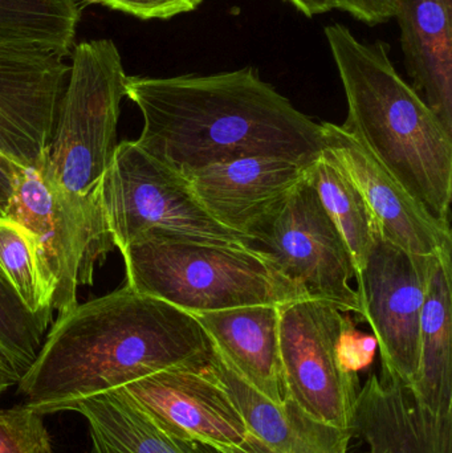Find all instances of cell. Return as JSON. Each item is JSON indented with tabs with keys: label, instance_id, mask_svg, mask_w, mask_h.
<instances>
[{
	"label": "cell",
	"instance_id": "52a82bcc",
	"mask_svg": "<svg viewBox=\"0 0 452 453\" xmlns=\"http://www.w3.org/2000/svg\"><path fill=\"white\" fill-rule=\"evenodd\" d=\"M100 196L111 242L121 252L145 234L252 247L249 237L220 225L203 209L186 178L135 141L117 143Z\"/></svg>",
	"mask_w": 452,
	"mask_h": 453
},
{
	"label": "cell",
	"instance_id": "2e32d148",
	"mask_svg": "<svg viewBox=\"0 0 452 453\" xmlns=\"http://www.w3.org/2000/svg\"><path fill=\"white\" fill-rule=\"evenodd\" d=\"M217 353L260 395L287 396L279 343V305H252L196 314Z\"/></svg>",
	"mask_w": 452,
	"mask_h": 453
},
{
	"label": "cell",
	"instance_id": "4316f807",
	"mask_svg": "<svg viewBox=\"0 0 452 453\" xmlns=\"http://www.w3.org/2000/svg\"><path fill=\"white\" fill-rule=\"evenodd\" d=\"M100 3L111 10L127 13L141 20H167L196 10L203 0H100Z\"/></svg>",
	"mask_w": 452,
	"mask_h": 453
},
{
	"label": "cell",
	"instance_id": "ac0fdd59",
	"mask_svg": "<svg viewBox=\"0 0 452 453\" xmlns=\"http://www.w3.org/2000/svg\"><path fill=\"white\" fill-rule=\"evenodd\" d=\"M209 366L246 422L249 434L275 453H350L348 431L316 422L287 399L276 404L247 385L212 346Z\"/></svg>",
	"mask_w": 452,
	"mask_h": 453
},
{
	"label": "cell",
	"instance_id": "484cf974",
	"mask_svg": "<svg viewBox=\"0 0 452 453\" xmlns=\"http://www.w3.org/2000/svg\"><path fill=\"white\" fill-rule=\"evenodd\" d=\"M376 349V338L357 330L352 317L347 313L337 346L342 369L357 375L358 372L366 369L373 362Z\"/></svg>",
	"mask_w": 452,
	"mask_h": 453
},
{
	"label": "cell",
	"instance_id": "3957f363",
	"mask_svg": "<svg viewBox=\"0 0 452 453\" xmlns=\"http://www.w3.org/2000/svg\"><path fill=\"white\" fill-rule=\"evenodd\" d=\"M326 37L348 101L342 129L435 219L450 225L451 133L398 73L387 42H360L342 24L326 27Z\"/></svg>",
	"mask_w": 452,
	"mask_h": 453
},
{
	"label": "cell",
	"instance_id": "7402d4cb",
	"mask_svg": "<svg viewBox=\"0 0 452 453\" xmlns=\"http://www.w3.org/2000/svg\"><path fill=\"white\" fill-rule=\"evenodd\" d=\"M81 18L77 0H0V45L71 53Z\"/></svg>",
	"mask_w": 452,
	"mask_h": 453
},
{
	"label": "cell",
	"instance_id": "7c38bea8",
	"mask_svg": "<svg viewBox=\"0 0 452 453\" xmlns=\"http://www.w3.org/2000/svg\"><path fill=\"white\" fill-rule=\"evenodd\" d=\"M121 390L159 430L180 441L238 449L249 431L230 394L203 364L172 367Z\"/></svg>",
	"mask_w": 452,
	"mask_h": 453
},
{
	"label": "cell",
	"instance_id": "4dcf8cb0",
	"mask_svg": "<svg viewBox=\"0 0 452 453\" xmlns=\"http://www.w3.org/2000/svg\"><path fill=\"white\" fill-rule=\"evenodd\" d=\"M8 386L5 385L4 382H3L2 380H0V395H2L3 393H4L5 390H7Z\"/></svg>",
	"mask_w": 452,
	"mask_h": 453
},
{
	"label": "cell",
	"instance_id": "d4e9b609",
	"mask_svg": "<svg viewBox=\"0 0 452 453\" xmlns=\"http://www.w3.org/2000/svg\"><path fill=\"white\" fill-rule=\"evenodd\" d=\"M0 453H53L42 415L26 406L0 409Z\"/></svg>",
	"mask_w": 452,
	"mask_h": 453
},
{
	"label": "cell",
	"instance_id": "ba28073f",
	"mask_svg": "<svg viewBox=\"0 0 452 453\" xmlns=\"http://www.w3.org/2000/svg\"><path fill=\"white\" fill-rule=\"evenodd\" d=\"M308 298L333 303L361 316L355 261L347 242L307 180L249 234Z\"/></svg>",
	"mask_w": 452,
	"mask_h": 453
},
{
	"label": "cell",
	"instance_id": "6da1fadb",
	"mask_svg": "<svg viewBox=\"0 0 452 453\" xmlns=\"http://www.w3.org/2000/svg\"><path fill=\"white\" fill-rule=\"evenodd\" d=\"M125 97L142 114L135 143L186 180L247 157L312 165L326 150L323 125L297 111L254 66L207 76H127Z\"/></svg>",
	"mask_w": 452,
	"mask_h": 453
},
{
	"label": "cell",
	"instance_id": "cb8c5ba5",
	"mask_svg": "<svg viewBox=\"0 0 452 453\" xmlns=\"http://www.w3.org/2000/svg\"><path fill=\"white\" fill-rule=\"evenodd\" d=\"M47 329L0 277V357L19 378L34 364Z\"/></svg>",
	"mask_w": 452,
	"mask_h": 453
},
{
	"label": "cell",
	"instance_id": "277c9868",
	"mask_svg": "<svg viewBox=\"0 0 452 453\" xmlns=\"http://www.w3.org/2000/svg\"><path fill=\"white\" fill-rule=\"evenodd\" d=\"M121 253L127 287L194 316L308 298L267 253L254 247L145 234Z\"/></svg>",
	"mask_w": 452,
	"mask_h": 453
},
{
	"label": "cell",
	"instance_id": "9c48e42d",
	"mask_svg": "<svg viewBox=\"0 0 452 453\" xmlns=\"http://www.w3.org/2000/svg\"><path fill=\"white\" fill-rule=\"evenodd\" d=\"M345 317L333 303L312 298L279 305V343L289 401L316 422L350 433L360 388L337 351Z\"/></svg>",
	"mask_w": 452,
	"mask_h": 453
},
{
	"label": "cell",
	"instance_id": "83f0119b",
	"mask_svg": "<svg viewBox=\"0 0 452 453\" xmlns=\"http://www.w3.org/2000/svg\"><path fill=\"white\" fill-rule=\"evenodd\" d=\"M336 10L349 12L368 26L387 23L395 18L393 0H334Z\"/></svg>",
	"mask_w": 452,
	"mask_h": 453
},
{
	"label": "cell",
	"instance_id": "ffe728a7",
	"mask_svg": "<svg viewBox=\"0 0 452 453\" xmlns=\"http://www.w3.org/2000/svg\"><path fill=\"white\" fill-rule=\"evenodd\" d=\"M73 411L87 420L92 453H226L203 441L167 435L121 390L87 399Z\"/></svg>",
	"mask_w": 452,
	"mask_h": 453
},
{
	"label": "cell",
	"instance_id": "9a60e30c",
	"mask_svg": "<svg viewBox=\"0 0 452 453\" xmlns=\"http://www.w3.org/2000/svg\"><path fill=\"white\" fill-rule=\"evenodd\" d=\"M350 435L361 453H452V414H434L410 388L373 372L358 388Z\"/></svg>",
	"mask_w": 452,
	"mask_h": 453
},
{
	"label": "cell",
	"instance_id": "4fadbf2b",
	"mask_svg": "<svg viewBox=\"0 0 452 453\" xmlns=\"http://www.w3.org/2000/svg\"><path fill=\"white\" fill-rule=\"evenodd\" d=\"M321 125L326 150L363 194L381 236L413 255L451 256L450 225L435 219L341 125Z\"/></svg>",
	"mask_w": 452,
	"mask_h": 453
},
{
	"label": "cell",
	"instance_id": "5bb4252c",
	"mask_svg": "<svg viewBox=\"0 0 452 453\" xmlns=\"http://www.w3.org/2000/svg\"><path fill=\"white\" fill-rule=\"evenodd\" d=\"M310 166L284 157H247L206 167L188 180L218 223L249 237L307 180Z\"/></svg>",
	"mask_w": 452,
	"mask_h": 453
},
{
	"label": "cell",
	"instance_id": "8992f818",
	"mask_svg": "<svg viewBox=\"0 0 452 453\" xmlns=\"http://www.w3.org/2000/svg\"><path fill=\"white\" fill-rule=\"evenodd\" d=\"M126 77L111 40H90L74 47L44 161L45 172L63 190L76 196L100 190L117 146Z\"/></svg>",
	"mask_w": 452,
	"mask_h": 453
},
{
	"label": "cell",
	"instance_id": "f546056e",
	"mask_svg": "<svg viewBox=\"0 0 452 453\" xmlns=\"http://www.w3.org/2000/svg\"><path fill=\"white\" fill-rule=\"evenodd\" d=\"M300 12L304 13L308 18H313L321 13L336 10L334 0H289Z\"/></svg>",
	"mask_w": 452,
	"mask_h": 453
},
{
	"label": "cell",
	"instance_id": "603a6c76",
	"mask_svg": "<svg viewBox=\"0 0 452 453\" xmlns=\"http://www.w3.org/2000/svg\"><path fill=\"white\" fill-rule=\"evenodd\" d=\"M0 277L15 290L21 303L50 326L52 303L40 274L28 232L15 220L0 215Z\"/></svg>",
	"mask_w": 452,
	"mask_h": 453
},
{
	"label": "cell",
	"instance_id": "d6986e66",
	"mask_svg": "<svg viewBox=\"0 0 452 453\" xmlns=\"http://www.w3.org/2000/svg\"><path fill=\"white\" fill-rule=\"evenodd\" d=\"M451 271V256L437 258L422 311L418 372L410 388L437 415L452 414Z\"/></svg>",
	"mask_w": 452,
	"mask_h": 453
},
{
	"label": "cell",
	"instance_id": "44dd1931",
	"mask_svg": "<svg viewBox=\"0 0 452 453\" xmlns=\"http://www.w3.org/2000/svg\"><path fill=\"white\" fill-rule=\"evenodd\" d=\"M308 180L347 242L358 276L374 240L381 234L368 203L326 150L308 167Z\"/></svg>",
	"mask_w": 452,
	"mask_h": 453
},
{
	"label": "cell",
	"instance_id": "1f68e13d",
	"mask_svg": "<svg viewBox=\"0 0 452 453\" xmlns=\"http://www.w3.org/2000/svg\"><path fill=\"white\" fill-rule=\"evenodd\" d=\"M88 4H93V3H100V0H84Z\"/></svg>",
	"mask_w": 452,
	"mask_h": 453
},
{
	"label": "cell",
	"instance_id": "f1b7e54d",
	"mask_svg": "<svg viewBox=\"0 0 452 453\" xmlns=\"http://www.w3.org/2000/svg\"><path fill=\"white\" fill-rule=\"evenodd\" d=\"M19 170L21 169L0 157V215H3L8 201H10L13 180H15V175L18 174Z\"/></svg>",
	"mask_w": 452,
	"mask_h": 453
},
{
	"label": "cell",
	"instance_id": "8fae6325",
	"mask_svg": "<svg viewBox=\"0 0 452 453\" xmlns=\"http://www.w3.org/2000/svg\"><path fill=\"white\" fill-rule=\"evenodd\" d=\"M34 45H0V157L19 169L48 157L71 65Z\"/></svg>",
	"mask_w": 452,
	"mask_h": 453
},
{
	"label": "cell",
	"instance_id": "30bf717a",
	"mask_svg": "<svg viewBox=\"0 0 452 453\" xmlns=\"http://www.w3.org/2000/svg\"><path fill=\"white\" fill-rule=\"evenodd\" d=\"M438 257L406 252L379 234L356 279L361 316L381 354V374L409 388L418 372L422 311Z\"/></svg>",
	"mask_w": 452,
	"mask_h": 453
},
{
	"label": "cell",
	"instance_id": "5b68a950",
	"mask_svg": "<svg viewBox=\"0 0 452 453\" xmlns=\"http://www.w3.org/2000/svg\"><path fill=\"white\" fill-rule=\"evenodd\" d=\"M2 217L28 232L53 311L61 316L73 309L80 287L92 284L96 265L114 247L100 190L68 193L50 180L42 162L19 170Z\"/></svg>",
	"mask_w": 452,
	"mask_h": 453
},
{
	"label": "cell",
	"instance_id": "e0dca14e",
	"mask_svg": "<svg viewBox=\"0 0 452 453\" xmlns=\"http://www.w3.org/2000/svg\"><path fill=\"white\" fill-rule=\"evenodd\" d=\"M411 87L452 134V0H393Z\"/></svg>",
	"mask_w": 452,
	"mask_h": 453
},
{
	"label": "cell",
	"instance_id": "7a4b0ae2",
	"mask_svg": "<svg viewBox=\"0 0 452 453\" xmlns=\"http://www.w3.org/2000/svg\"><path fill=\"white\" fill-rule=\"evenodd\" d=\"M211 351L194 314L125 284L58 316L19 391L42 417L72 411L154 372L203 364Z\"/></svg>",
	"mask_w": 452,
	"mask_h": 453
}]
</instances>
